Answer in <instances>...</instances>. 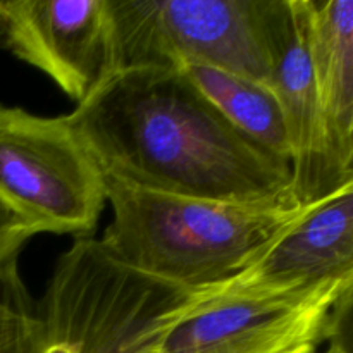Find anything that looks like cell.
<instances>
[{"instance_id":"9","label":"cell","mask_w":353,"mask_h":353,"mask_svg":"<svg viewBox=\"0 0 353 353\" xmlns=\"http://www.w3.org/2000/svg\"><path fill=\"white\" fill-rule=\"evenodd\" d=\"M292 17L283 34L272 72V90L285 114L292 150L293 196L312 205L353 183V171L336 157L314 85L300 0H290Z\"/></svg>"},{"instance_id":"6","label":"cell","mask_w":353,"mask_h":353,"mask_svg":"<svg viewBox=\"0 0 353 353\" xmlns=\"http://www.w3.org/2000/svg\"><path fill=\"white\" fill-rule=\"evenodd\" d=\"M353 281L274 296L207 295L165 336L157 353H302L340 334Z\"/></svg>"},{"instance_id":"3","label":"cell","mask_w":353,"mask_h":353,"mask_svg":"<svg viewBox=\"0 0 353 353\" xmlns=\"http://www.w3.org/2000/svg\"><path fill=\"white\" fill-rule=\"evenodd\" d=\"M207 288L190 290L126 268L79 236L34 302L43 353H157Z\"/></svg>"},{"instance_id":"13","label":"cell","mask_w":353,"mask_h":353,"mask_svg":"<svg viewBox=\"0 0 353 353\" xmlns=\"http://www.w3.org/2000/svg\"><path fill=\"white\" fill-rule=\"evenodd\" d=\"M34 234L37 231L0 200V272L16 264L24 243Z\"/></svg>"},{"instance_id":"12","label":"cell","mask_w":353,"mask_h":353,"mask_svg":"<svg viewBox=\"0 0 353 353\" xmlns=\"http://www.w3.org/2000/svg\"><path fill=\"white\" fill-rule=\"evenodd\" d=\"M38 319L16 264L0 272V353H37Z\"/></svg>"},{"instance_id":"14","label":"cell","mask_w":353,"mask_h":353,"mask_svg":"<svg viewBox=\"0 0 353 353\" xmlns=\"http://www.w3.org/2000/svg\"><path fill=\"white\" fill-rule=\"evenodd\" d=\"M310 353H319V352L316 350V352H310ZM324 353H350V352H348L347 343H345L340 336H336V338H333V340H330V347H327V350Z\"/></svg>"},{"instance_id":"5","label":"cell","mask_w":353,"mask_h":353,"mask_svg":"<svg viewBox=\"0 0 353 353\" xmlns=\"http://www.w3.org/2000/svg\"><path fill=\"white\" fill-rule=\"evenodd\" d=\"M0 200L37 233L92 236L105 179L65 116L0 105Z\"/></svg>"},{"instance_id":"10","label":"cell","mask_w":353,"mask_h":353,"mask_svg":"<svg viewBox=\"0 0 353 353\" xmlns=\"http://www.w3.org/2000/svg\"><path fill=\"white\" fill-rule=\"evenodd\" d=\"M314 85L331 145L353 171V0H300Z\"/></svg>"},{"instance_id":"2","label":"cell","mask_w":353,"mask_h":353,"mask_svg":"<svg viewBox=\"0 0 353 353\" xmlns=\"http://www.w3.org/2000/svg\"><path fill=\"white\" fill-rule=\"evenodd\" d=\"M105 179L103 250L126 268L190 290L233 278L300 214L276 205L169 195Z\"/></svg>"},{"instance_id":"7","label":"cell","mask_w":353,"mask_h":353,"mask_svg":"<svg viewBox=\"0 0 353 353\" xmlns=\"http://www.w3.org/2000/svg\"><path fill=\"white\" fill-rule=\"evenodd\" d=\"M0 47L76 105L117 71L109 0H0Z\"/></svg>"},{"instance_id":"1","label":"cell","mask_w":353,"mask_h":353,"mask_svg":"<svg viewBox=\"0 0 353 353\" xmlns=\"http://www.w3.org/2000/svg\"><path fill=\"white\" fill-rule=\"evenodd\" d=\"M65 119L103 178L169 195L300 207L292 165L240 133L181 68L121 69Z\"/></svg>"},{"instance_id":"4","label":"cell","mask_w":353,"mask_h":353,"mask_svg":"<svg viewBox=\"0 0 353 353\" xmlns=\"http://www.w3.org/2000/svg\"><path fill=\"white\" fill-rule=\"evenodd\" d=\"M109 9L117 71L203 64L269 86L292 17L290 0H109Z\"/></svg>"},{"instance_id":"15","label":"cell","mask_w":353,"mask_h":353,"mask_svg":"<svg viewBox=\"0 0 353 353\" xmlns=\"http://www.w3.org/2000/svg\"><path fill=\"white\" fill-rule=\"evenodd\" d=\"M309 352H312V350H307V352H302V353H309Z\"/></svg>"},{"instance_id":"8","label":"cell","mask_w":353,"mask_h":353,"mask_svg":"<svg viewBox=\"0 0 353 353\" xmlns=\"http://www.w3.org/2000/svg\"><path fill=\"white\" fill-rule=\"evenodd\" d=\"M334 281H353V183L303 207L238 274L214 286V292L254 299L300 293Z\"/></svg>"},{"instance_id":"11","label":"cell","mask_w":353,"mask_h":353,"mask_svg":"<svg viewBox=\"0 0 353 353\" xmlns=\"http://www.w3.org/2000/svg\"><path fill=\"white\" fill-rule=\"evenodd\" d=\"M179 68L240 133L290 164L292 150L285 114L272 86L210 65Z\"/></svg>"}]
</instances>
